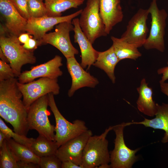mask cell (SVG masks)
<instances>
[{
	"instance_id": "obj_2",
	"label": "cell",
	"mask_w": 168,
	"mask_h": 168,
	"mask_svg": "<svg viewBox=\"0 0 168 168\" xmlns=\"http://www.w3.org/2000/svg\"><path fill=\"white\" fill-rule=\"evenodd\" d=\"M21 43L18 37L7 30L0 33V48L8 60L16 77L21 73L23 65L36 61L34 51L25 49Z\"/></svg>"
},
{
	"instance_id": "obj_33",
	"label": "cell",
	"mask_w": 168,
	"mask_h": 168,
	"mask_svg": "<svg viewBox=\"0 0 168 168\" xmlns=\"http://www.w3.org/2000/svg\"><path fill=\"white\" fill-rule=\"evenodd\" d=\"M167 66L158 69L157 73L159 75H162L159 83H163L168 79V61L167 62Z\"/></svg>"
},
{
	"instance_id": "obj_29",
	"label": "cell",
	"mask_w": 168,
	"mask_h": 168,
	"mask_svg": "<svg viewBox=\"0 0 168 168\" xmlns=\"http://www.w3.org/2000/svg\"><path fill=\"white\" fill-rule=\"evenodd\" d=\"M62 164V161L55 155L40 157L38 165L41 168H60Z\"/></svg>"
},
{
	"instance_id": "obj_38",
	"label": "cell",
	"mask_w": 168,
	"mask_h": 168,
	"mask_svg": "<svg viewBox=\"0 0 168 168\" xmlns=\"http://www.w3.org/2000/svg\"><path fill=\"white\" fill-rule=\"evenodd\" d=\"M0 58L1 60L7 63H9V61L7 57L4 54L3 51L0 48Z\"/></svg>"
},
{
	"instance_id": "obj_31",
	"label": "cell",
	"mask_w": 168,
	"mask_h": 168,
	"mask_svg": "<svg viewBox=\"0 0 168 168\" xmlns=\"http://www.w3.org/2000/svg\"><path fill=\"white\" fill-rule=\"evenodd\" d=\"M20 14L24 18L28 20L30 17L28 0H11Z\"/></svg>"
},
{
	"instance_id": "obj_34",
	"label": "cell",
	"mask_w": 168,
	"mask_h": 168,
	"mask_svg": "<svg viewBox=\"0 0 168 168\" xmlns=\"http://www.w3.org/2000/svg\"><path fill=\"white\" fill-rule=\"evenodd\" d=\"M62 168H83L81 166L77 165L70 160L62 161Z\"/></svg>"
},
{
	"instance_id": "obj_17",
	"label": "cell",
	"mask_w": 168,
	"mask_h": 168,
	"mask_svg": "<svg viewBox=\"0 0 168 168\" xmlns=\"http://www.w3.org/2000/svg\"><path fill=\"white\" fill-rule=\"evenodd\" d=\"M72 22L74 26V42L78 44L80 48L81 57L80 64L84 68L87 67L88 70L96 61L99 51L93 48L92 44L82 32L79 25V19L74 18Z\"/></svg>"
},
{
	"instance_id": "obj_39",
	"label": "cell",
	"mask_w": 168,
	"mask_h": 168,
	"mask_svg": "<svg viewBox=\"0 0 168 168\" xmlns=\"http://www.w3.org/2000/svg\"></svg>"
},
{
	"instance_id": "obj_6",
	"label": "cell",
	"mask_w": 168,
	"mask_h": 168,
	"mask_svg": "<svg viewBox=\"0 0 168 168\" xmlns=\"http://www.w3.org/2000/svg\"><path fill=\"white\" fill-rule=\"evenodd\" d=\"M54 95L52 93L48 94V105L55 118L56 123L55 139L59 147L88 129L83 121L76 119L72 123L66 119L57 107Z\"/></svg>"
},
{
	"instance_id": "obj_16",
	"label": "cell",
	"mask_w": 168,
	"mask_h": 168,
	"mask_svg": "<svg viewBox=\"0 0 168 168\" xmlns=\"http://www.w3.org/2000/svg\"><path fill=\"white\" fill-rule=\"evenodd\" d=\"M0 12L8 32L18 37L26 32L27 20L20 14L11 0H0Z\"/></svg>"
},
{
	"instance_id": "obj_32",
	"label": "cell",
	"mask_w": 168,
	"mask_h": 168,
	"mask_svg": "<svg viewBox=\"0 0 168 168\" xmlns=\"http://www.w3.org/2000/svg\"><path fill=\"white\" fill-rule=\"evenodd\" d=\"M40 45V42L37 40L32 38L31 36L28 41L23 44V46L26 49L31 51H34L37 47Z\"/></svg>"
},
{
	"instance_id": "obj_21",
	"label": "cell",
	"mask_w": 168,
	"mask_h": 168,
	"mask_svg": "<svg viewBox=\"0 0 168 168\" xmlns=\"http://www.w3.org/2000/svg\"><path fill=\"white\" fill-rule=\"evenodd\" d=\"M120 61L112 45L105 51L98 52V57L93 65L103 70L112 82L114 83L116 79L114 69Z\"/></svg>"
},
{
	"instance_id": "obj_30",
	"label": "cell",
	"mask_w": 168,
	"mask_h": 168,
	"mask_svg": "<svg viewBox=\"0 0 168 168\" xmlns=\"http://www.w3.org/2000/svg\"><path fill=\"white\" fill-rule=\"evenodd\" d=\"M15 77V74L10 64L0 60V81Z\"/></svg>"
},
{
	"instance_id": "obj_37",
	"label": "cell",
	"mask_w": 168,
	"mask_h": 168,
	"mask_svg": "<svg viewBox=\"0 0 168 168\" xmlns=\"http://www.w3.org/2000/svg\"><path fill=\"white\" fill-rule=\"evenodd\" d=\"M7 137V136L6 134L0 130V147L2 146L3 141Z\"/></svg>"
},
{
	"instance_id": "obj_27",
	"label": "cell",
	"mask_w": 168,
	"mask_h": 168,
	"mask_svg": "<svg viewBox=\"0 0 168 168\" xmlns=\"http://www.w3.org/2000/svg\"><path fill=\"white\" fill-rule=\"evenodd\" d=\"M0 130L4 132L8 137L12 138L17 142L24 145L31 149V147L35 139L28 138L26 136L18 134L9 128L1 118H0Z\"/></svg>"
},
{
	"instance_id": "obj_7",
	"label": "cell",
	"mask_w": 168,
	"mask_h": 168,
	"mask_svg": "<svg viewBox=\"0 0 168 168\" xmlns=\"http://www.w3.org/2000/svg\"><path fill=\"white\" fill-rule=\"evenodd\" d=\"M151 16L149 35L143 46L147 50L156 49L163 52L165 50L164 36L168 14L164 9L158 8L157 0H152L148 9Z\"/></svg>"
},
{
	"instance_id": "obj_13",
	"label": "cell",
	"mask_w": 168,
	"mask_h": 168,
	"mask_svg": "<svg viewBox=\"0 0 168 168\" xmlns=\"http://www.w3.org/2000/svg\"><path fill=\"white\" fill-rule=\"evenodd\" d=\"M92 135L91 131L88 129L68 140L58 147L56 156L62 161L70 160L82 166L83 151L88 140Z\"/></svg>"
},
{
	"instance_id": "obj_20",
	"label": "cell",
	"mask_w": 168,
	"mask_h": 168,
	"mask_svg": "<svg viewBox=\"0 0 168 168\" xmlns=\"http://www.w3.org/2000/svg\"><path fill=\"white\" fill-rule=\"evenodd\" d=\"M137 90L139 94L136 102L138 110L147 116H155L157 110V104L152 98V89L148 86L145 78L141 80L140 86Z\"/></svg>"
},
{
	"instance_id": "obj_19",
	"label": "cell",
	"mask_w": 168,
	"mask_h": 168,
	"mask_svg": "<svg viewBox=\"0 0 168 168\" xmlns=\"http://www.w3.org/2000/svg\"><path fill=\"white\" fill-rule=\"evenodd\" d=\"M156 104L157 110L154 118L148 119L144 118L141 122L125 123V125L127 126L133 124H142L147 127L162 130L165 133L161 142L165 143L168 142V104Z\"/></svg>"
},
{
	"instance_id": "obj_10",
	"label": "cell",
	"mask_w": 168,
	"mask_h": 168,
	"mask_svg": "<svg viewBox=\"0 0 168 168\" xmlns=\"http://www.w3.org/2000/svg\"><path fill=\"white\" fill-rule=\"evenodd\" d=\"M72 21L59 23L56 26L54 31L46 33L43 37L41 44H50L59 50L66 58L77 54L78 51L72 45L70 33L73 30Z\"/></svg>"
},
{
	"instance_id": "obj_22",
	"label": "cell",
	"mask_w": 168,
	"mask_h": 168,
	"mask_svg": "<svg viewBox=\"0 0 168 168\" xmlns=\"http://www.w3.org/2000/svg\"><path fill=\"white\" fill-rule=\"evenodd\" d=\"M114 52L121 60L129 59L136 60L142 56L138 48L133 45L120 38L113 36L111 37Z\"/></svg>"
},
{
	"instance_id": "obj_18",
	"label": "cell",
	"mask_w": 168,
	"mask_h": 168,
	"mask_svg": "<svg viewBox=\"0 0 168 168\" xmlns=\"http://www.w3.org/2000/svg\"><path fill=\"white\" fill-rule=\"evenodd\" d=\"M100 12L105 27L107 35L114 27L121 22L124 14L121 0H98Z\"/></svg>"
},
{
	"instance_id": "obj_1",
	"label": "cell",
	"mask_w": 168,
	"mask_h": 168,
	"mask_svg": "<svg viewBox=\"0 0 168 168\" xmlns=\"http://www.w3.org/2000/svg\"><path fill=\"white\" fill-rule=\"evenodd\" d=\"M17 82L15 77L0 81V116L12 126L14 131L26 136L28 110L21 100Z\"/></svg>"
},
{
	"instance_id": "obj_5",
	"label": "cell",
	"mask_w": 168,
	"mask_h": 168,
	"mask_svg": "<svg viewBox=\"0 0 168 168\" xmlns=\"http://www.w3.org/2000/svg\"><path fill=\"white\" fill-rule=\"evenodd\" d=\"M79 22L82 32L92 44L97 38L108 35L100 14L98 0H87Z\"/></svg>"
},
{
	"instance_id": "obj_15",
	"label": "cell",
	"mask_w": 168,
	"mask_h": 168,
	"mask_svg": "<svg viewBox=\"0 0 168 168\" xmlns=\"http://www.w3.org/2000/svg\"><path fill=\"white\" fill-rule=\"evenodd\" d=\"M67 69L72 78L71 87L68 95L72 97L76 91L85 87L94 88L99 82L98 79L85 71L75 56L66 58Z\"/></svg>"
},
{
	"instance_id": "obj_26",
	"label": "cell",
	"mask_w": 168,
	"mask_h": 168,
	"mask_svg": "<svg viewBox=\"0 0 168 168\" xmlns=\"http://www.w3.org/2000/svg\"><path fill=\"white\" fill-rule=\"evenodd\" d=\"M0 148V168H20L19 162L13 155L6 139Z\"/></svg>"
},
{
	"instance_id": "obj_25",
	"label": "cell",
	"mask_w": 168,
	"mask_h": 168,
	"mask_svg": "<svg viewBox=\"0 0 168 168\" xmlns=\"http://www.w3.org/2000/svg\"><path fill=\"white\" fill-rule=\"evenodd\" d=\"M58 147L55 141L39 135L32 143L31 149L39 157L56 155Z\"/></svg>"
},
{
	"instance_id": "obj_24",
	"label": "cell",
	"mask_w": 168,
	"mask_h": 168,
	"mask_svg": "<svg viewBox=\"0 0 168 168\" xmlns=\"http://www.w3.org/2000/svg\"><path fill=\"white\" fill-rule=\"evenodd\" d=\"M85 0H44L47 15L60 16L62 13L71 8H77L82 4Z\"/></svg>"
},
{
	"instance_id": "obj_9",
	"label": "cell",
	"mask_w": 168,
	"mask_h": 168,
	"mask_svg": "<svg viewBox=\"0 0 168 168\" xmlns=\"http://www.w3.org/2000/svg\"><path fill=\"white\" fill-rule=\"evenodd\" d=\"M126 127L125 123L113 126L116 137L114 147L110 153V166L112 168H131L137 161L135 154L139 150H134L129 148L125 143L124 130Z\"/></svg>"
},
{
	"instance_id": "obj_35",
	"label": "cell",
	"mask_w": 168,
	"mask_h": 168,
	"mask_svg": "<svg viewBox=\"0 0 168 168\" xmlns=\"http://www.w3.org/2000/svg\"><path fill=\"white\" fill-rule=\"evenodd\" d=\"M31 36L28 33H24L21 34L18 37V39L21 43L24 44L28 41Z\"/></svg>"
},
{
	"instance_id": "obj_23",
	"label": "cell",
	"mask_w": 168,
	"mask_h": 168,
	"mask_svg": "<svg viewBox=\"0 0 168 168\" xmlns=\"http://www.w3.org/2000/svg\"><path fill=\"white\" fill-rule=\"evenodd\" d=\"M6 139L13 155L18 162L39 164L40 157L35 155L29 147L17 142L12 138Z\"/></svg>"
},
{
	"instance_id": "obj_4",
	"label": "cell",
	"mask_w": 168,
	"mask_h": 168,
	"mask_svg": "<svg viewBox=\"0 0 168 168\" xmlns=\"http://www.w3.org/2000/svg\"><path fill=\"white\" fill-rule=\"evenodd\" d=\"M48 95L38 99L30 105L28 111L27 123L29 129L36 130L39 135L55 141V127L48 118Z\"/></svg>"
},
{
	"instance_id": "obj_3",
	"label": "cell",
	"mask_w": 168,
	"mask_h": 168,
	"mask_svg": "<svg viewBox=\"0 0 168 168\" xmlns=\"http://www.w3.org/2000/svg\"><path fill=\"white\" fill-rule=\"evenodd\" d=\"M113 128L110 126L100 135H92L89 138L83 152L82 166L83 168H97L110 162L106 137Z\"/></svg>"
},
{
	"instance_id": "obj_14",
	"label": "cell",
	"mask_w": 168,
	"mask_h": 168,
	"mask_svg": "<svg viewBox=\"0 0 168 168\" xmlns=\"http://www.w3.org/2000/svg\"><path fill=\"white\" fill-rule=\"evenodd\" d=\"M62 58L56 55L47 62L31 68L30 70L21 72L18 77V82L26 83L38 78L57 79L63 74L60 67L63 65Z\"/></svg>"
},
{
	"instance_id": "obj_8",
	"label": "cell",
	"mask_w": 168,
	"mask_h": 168,
	"mask_svg": "<svg viewBox=\"0 0 168 168\" xmlns=\"http://www.w3.org/2000/svg\"><path fill=\"white\" fill-rule=\"evenodd\" d=\"M18 86L21 92L23 103L28 110L32 104L40 97L49 93L58 95L60 87L57 79L41 77L26 83L18 81Z\"/></svg>"
},
{
	"instance_id": "obj_12",
	"label": "cell",
	"mask_w": 168,
	"mask_h": 168,
	"mask_svg": "<svg viewBox=\"0 0 168 168\" xmlns=\"http://www.w3.org/2000/svg\"><path fill=\"white\" fill-rule=\"evenodd\" d=\"M82 9H80L70 15L60 16H45L34 18L30 17L28 20L26 27V31L34 38L39 41L41 44L43 37L46 32L60 23L72 21L80 15Z\"/></svg>"
},
{
	"instance_id": "obj_36",
	"label": "cell",
	"mask_w": 168,
	"mask_h": 168,
	"mask_svg": "<svg viewBox=\"0 0 168 168\" xmlns=\"http://www.w3.org/2000/svg\"><path fill=\"white\" fill-rule=\"evenodd\" d=\"M161 91L168 97V82L160 83Z\"/></svg>"
},
{
	"instance_id": "obj_28",
	"label": "cell",
	"mask_w": 168,
	"mask_h": 168,
	"mask_svg": "<svg viewBox=\"0 0 168 168\" xmlns=\"http://www.w3.org/2000/svg\"><path fill=\"white\" fill-rule=\"evenodd\" d=\"M43 1L28 0L30 17L38 18L47 15V9Z\"/></svg>"
},
{
	"instance_id": "obj_11",
	"label": "cell",
	"mask_w": 168,
	"mask_h": 168,
	"mask_svg": "<svg viewBox=\"0 0 168 168\" xmlns=\"http://www.w3.org/2000/svg\"><path fill=\"white\" fill-rule=\"evenodd\" d=\"M149 14L148 9H139L129 21L121 38L138 48L143 46L148 32L147 22Z\"/></svg>"
}]
</instances>
